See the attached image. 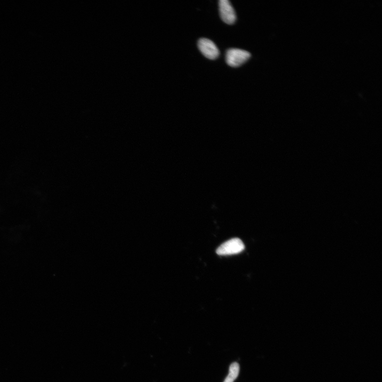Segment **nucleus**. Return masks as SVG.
<instances>
[{
    "instance_id": "1",
    "label": "nucleus",
    "mask_w": 382,
    "mask_h": 382,
    "mask_svg": "<svg viewBox=\"0 0 382 382\" xmlns=\"http://www.w3.org/2000/svg\"><path fill=\"white\" fill-rule=\"evenodd\" d=\"M251 56V54L248 51L237 49H231L226 52V61L228 65L231 67H237L248 61Z\"/></svg>"
},
{
    "instance_id": "2",
    "label": "nucleus",
    "mask_w": 382,
    "mask_h": 382,
    "mask_svg": "<svg viewBox=\"0 0 382 382\" xmlns=\"http://www.w3.org/2000/svg\"><path fill=\"white\" fill-rule=\"evenodd\" d=\"M245 245L242 240L238 238H233L221 245L216 251L219 256L236 254L242 252Z\"/></svg>"
},
{
    "instance_id": "3",
    "label": "nucleus",
    "mask_w": 382,
    "mask_h": 382,
    "mask_svg": "<svg viewBox=\"0 0 382 382\" xmlns=\"http://www.w3.org/2000/svg\"><path fill=\"white\" fill-rule=\"evenodd\" d=\"M198 48L201 53L210 59H215L219 55V51L215 44L207 39H201L198 41Z\"/></svg>"
},
{
    "instance_id": "4",
    "label": "nucleus",
    "mask_w": 382,
    "mask_h": 382,
    "mask_svg": "<svg viewBox=\"0 0 382 382\" xmlns=\"http://www.w3.org/2000/svg\"><path fill=\"white\" fill-rule=\"evenodd\" d=\"M219 6L220 16L223 21L228 25L234 24L236 16L230 2L228 0H220Z\"/></svg>"
},
{
    "instance_id": "5",
    "label": "nucleus",
    "mask_w": 382,
    "mask_h": 382,
    "mask_svg": "<svg viewBox=\"0 0 382 382\" xmlns=\"http://www.w3.org/2000/svg\"><path fill=\"white\" fill-rule=\"evenodd\" d=\"M239 372V365L237 363L232 364L229 368L228 376L224 382H233L238 377Z\"/></svg>"
}]
</instances>
